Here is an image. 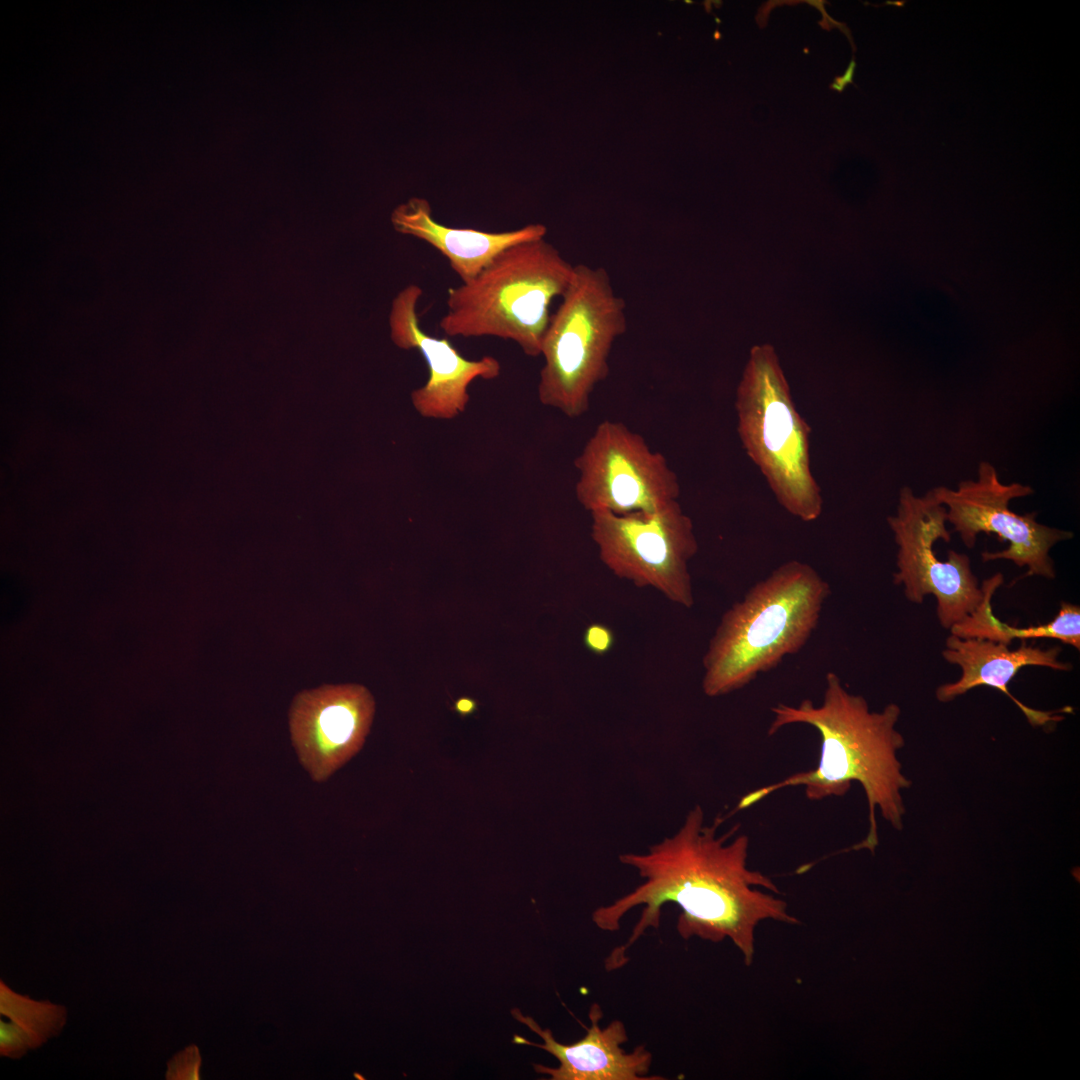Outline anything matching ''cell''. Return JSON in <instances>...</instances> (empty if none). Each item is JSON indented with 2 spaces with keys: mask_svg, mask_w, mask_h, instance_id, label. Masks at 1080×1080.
Returning <instances> with one entry per match:
<instances>
[{
  "mask_svg": "<svg viewBox=\"0 0 1080 1080\" xmlns=\"http://www.w3.org/2000/svg\"><path fill=\"white\" fill-rule=\"evenodd\" d=\"M574 267L544 238L515 244L476 277L447 291L439 328L449 337H497L538 357L552 301L571 284Z\"/></svg>",
  "mask_w": 1080,
  "mask_h": 1080,
  "instance_id": "4",
  "label": "cell"
},
{
  "mask_svg": "<svg viewBox=\"0 0 1080 1080\" xmlns=\"http://www.w3.org/2000/svg\"><path fill=\"white\" fill-rule=\"evenodd\" d=\"M200 1063L198 1048L191 1045L168 1062L166 1079H199Z\"/></svg>",
  "mask_w": 1080,
  "mask_h": 1080,
  "instance_id": "18",
  "label": "cell"
},
{
  "mask_svg": "<svg viewBox=\"0 0 1080 1080\" xmlns=\"http://www.w3.org/2000/svg\"><path fill=\"white\" fill-rule=\"evenodd\" d=\"M0 1055L20 1059L59 1035L67 1021V1009L50 1001L21 995L0 981Z\"/></svg>",
  "mask_w": 1080,
  "mask_h": 1080,
  "instance_id": "17",
  "label": "cell"
},
{
  "mask_svg": "<svg viewBox=\"0 0 1080 1080\" xmlns=\"http://www.w3.org/2000/svg\"><path fill=\"white\" fill-rule=\"evenodd\" d=\"M829 584L809 564L790 560L754 584L722 615L703 656L702 690L718 697L799 652L818 626Z\"/></svg>",
  "mask_w": 1080,
  "mask_h": 1080,
  "instance_id": "3",
  "label": "cell"
},
{
  "mask_svg": "<svg viewBox=\"0 0 1080 1080\" xmlns=\"http://www.w3.org/2000/svg\"><path fill=\"white\" fill-rule=\"evenodd\" d=\"M391 222L400 234L424 241L441 253L461 283L476 277L503 250L544 238L547 233L546 227L538 223L503 232L445 226L433 218L430 203L420 197L398 205Z\"/></svg>",
  "mask_w": 1080,
  "mask_h": 1080,
  "instance_id": "15",
  "label": "cell"
},
{
  "mask_svg": "<svg viewBox=\"0 0 1080 1080\" xmlns=\"http://www.w3.org/2000/svg\"><path fill=\"white\" fill-rule=\"evenodd\" d=\"M930 490L945 507L947 522L966 547H974L979 533L995 534L1008 543L1003 550L984 551V562L1009 560L1018 567H1027L1024 576L1055 577L1049 552L1073 533L1039 523L1036 512L1020 515L1009 508L1011 500L1033 494L1031 486L1003 484L993 464L981 461L975 480H963L956 489L938 486Z\"/></svg>",
  "mask_w": 1080,
  "mask_h": 1080,
  "instance_id": "10",
  "label": "cell"
},
{
  "mask_svg": "<svg viewBox=\"0 0 1080 1080\" xmlns=\"http://www.w3.org/2000/svg\"><path fill=\"white\" fill-rule=\"evenodd\" d=\"M735 409L742 446L777 502L804 522L817 520L823 499L811 469V429L796 409L772 345L751 348Z\"/></svg>",
  "mask_w": 1080,
  "mask_h": 1080,
  "instance_id": "5",
  "label": "cell"
},
{
  "mask_svg": "<svg viewBox=\"0 0 1080 1080\" xmlns=\"http://www.w3.org/2000/svg\"><path fill=\"white\" fill-rule=\"evenodd\" d=\"M511 1014L520 1023L538 1034L543 1043H534L526 1038L514 1035L515 1044L530 1045L547 1051L558 1061L559 1066L552 1068L534 1064L538 1074L548 1075L552 1080H663V1076H649L652 1054L644 1045L636 1046L632 1052H626L621 1045L628 1041L625 1025L620 1020H613L606 1027L599 1026L603 1012L599 1004L593 1003L588 1013L590 1026L585 1027V1035L571 1044L558 1042L549 1028L543 1029L532 1017L525 1016L519 1009Z\"/></svg>",
  "mask_w": 1080,
  "mask_h": 1080,
  "instance_id": "13",
  "label": "cell"
},
{
  "mask_svg": "<svg viewBox=\"0 0 1080 1080\" xmlns=\"http://www.w3.org/2000/svg\"><path fill=\"white\" fill-rule=\"evenodd\" d=\"M1060 652L1057 646L1043 649L1028 645L1025 641L1012 650L1003 643L950 634L942 656L948 663L960 667L961 676L955 682L939 686L936 698L940 702H950L978 686H988L1006 694L1032 726L1056 724L1063 719L1062 716L1057 712L1035 710L1024 705L1009 692L1008 683L1026 666L1071 670L1070 663L1058 660Z\"/></svg>",
  "mask_w": 1080,
  "mask_h": 1080,
  "instance_id": "14",
  "label": "cell"
},
{
  "mask_svg": "<svg viewBox=\"0 0 1080 1080\" xmlns=\"http://www.w3.org/2000/svg\"><path fill=\"white\" fill-rule=\"evenodd\" d=\"M615 643V635L610 627L602 623L589 624L583 633V644L591 653L603 656L609 653Z\"/></svg>",
  "mask_w": 1080,
  "mask_h": 1080,
  "instance_id": "19",
  "label": "cell"
},
{
  "mask_svg": "<svg viewBox=\"0 0 1080 1080\" xmlns=\"http://www.w3.org/2000/svg\"><path fill=\"white\" fill-rule=\"evenodd\" d=\"M771 711L774 718L768 728L770 736L791 724H807L819 732L821 752L817 767L747 793L737 809L749 808L786 787L803 786L805 796L811 801L841 797L850 790L852 782H858L868 803L869 829L866 837L851 849H867L874 854L879 841L877 808L893 828H903L902 791L910 788L911 781L902 773L897 758L905 743L896 729L901 714L897 704L889 703L881 711H871L863 696L848 692L839 676L829 672L820 705L805 699L797 706L779 703Z\"/></svg>",
  "mask_w": 1080,
  "mask_h": 1080,
  "instance_id": "2",
  "label": "cell"
},
{
  "mask_svg": "<svg viewBox=\"0 0 1080 1080\" xmlns=\"http://www.w3.org/2000/svg\"><path fill=\"white\" fill-rule=\"evenodd\" d=\"M477 709V702L469 697H460L454 704V710L460 716H468L473 714Z\"/></svg>",
  "mask_w": 1080,
  "mask_h": 1080,
  "instance_id": "20",
  "label": "cell"
},
{
  "mask_svg": "<svg viewBox=\"0 0 1080 1080\" xmlns=\"http://www.w3.org/2000/svg\"><path fill=\"white\" fill-rule=\"evenodd\" d=\"M574 465L575 496L589 513H652L680 496L678 477L666 457L619 421L600 422Z\"/></svg>",
  "mask_w": 1080,
  "mask_h": 1080,
  "instance_id": "9",
  "label": "cell"
},
{
  "mask_svg": "<svg viewBox=\"0 0 1080 1080\" xmlns=\"http://www.w3.org/2000/svg\"><path fill=\"white\" fill-rule=\"evenodd\" d=\"M590 517L599 558L616 577L653 588L677 605L693 606L689 562L698 542L679 501L652 513L595 511Z\"/></svg>",
  "mask_w": 1080,
  "mask_h": 1080,
  "instance_id": "7",
  "label": "cell"
},
{
  "mask_svg": "<svg viewBox=\"0 0 1080 1080\" xmlns=\"http://www.w3.org/2000/svg\"><path fill=\"white\" fill-rule=\"evenodd\" d=\"M626 329V304L608 272L575 265L543 337L539 401L569 418L584 415L596 386L609 375L613 344Z\"/></svg>",
  "mask_w": 1080,
  "mask_h": 1080,
  "instance_id": "6",
  "label": "cell"
},
{
  "mask_svg": "<svg viewBox=\"0 0 1080 1080\" xmlns=\"http://www.w3.org/2000/svg\"><path fill=\"white\" fill-rule=\"evenodd\" d=\"M717 828V822L705 823L704 811L696 805L672 836L650 846L646 853L619 856V861L634 868L643 882L610 904L596 908L592 921L602 931L615 932L630 910L637 906L643 909L627 941L605 958L608 972L625 966L629 948L648 929L659 928L661 909L667 903L681 909L676 928L683 939H729L746 965L754 957L755 930L760 922L799 923L788 912L785 901L755 889L779 893L770 878L748 868L749 837L740 834L731 840L732 831L718 835Z\"/></svg>",
  "mask_w": 1080,
  "mask_h": 1080,
  "instance_id": "1",
  "label": "cell"
},
{
  "mask_svg": "<svg viewBox=\"0 0 1080 1080\" xmlns=\"http://www.w3.org/2000/svg\"><path fill=\"white\" fill-rule=\"evenodd\" d=\"M887 522L897 546L893 582L903 587L906 599L920 604L934 595L938 620L946 629L966 618L982 601L983 591L966 554L949 550L942 560L935 553L937 540H951L945 507L931 490L919 496L904 486Z\"/></svg>",
  "mask_w": 1080,
  "mask_h": 1080,
  "instance_id": "8",
  "label": "cell"
},
{
  "mask_svg": "<svg viewBox=\"0 0 1080 1080\" xmlns=\"http://www.w3.org/2000/svg\"><path fill=\"white\" fill-rule=\"evenodd\" d=\"M422 295L417 284H409L397 293L389 314L390 337L401 349L417 350L426 362L428 378L411 393L414 409L424 418L453 419L465 412L471 383L495 379L501 364L493 356L468 359L448 338L425 332L418 315Z\"/></svg>",
  "mask_w": 1080,
  "mask_h": 1080,
  "instance_id": "12",
  "label": "cell"
},
{
  "mask_svg": "<svg viewBox=\"0 0 1080 1080\" xmlns=\"http://www.w3.org/2000/svg\"><path fill=\"white\" fill-rule=\"evenodd\" d=\"M1003 583L1001 573H996L983 581L981 588L983 599L980 604L962 621L949 630L952 635L961 638H978L1009 645L1014 639L1050 638L1080 649V608L1077 605L1061 602L1055 617L1044 624L1029 627H1017L1000 621L992 612L991 599Z\"/></svg>",
  "mask_w": 1080,
  "mask_h": 1080,
  "instance_id": "16",
  "label": "cell"
},
{
  "mask_svg": "<svg viewBox=\"0 0 1080 1080\" xmlns=\"http://www.w3.org/2000/svg\"><path fill=\"white\" fill-rule=\"evenodd\" d=\"M374 713V698L360 684H325L294 696L288 712L291 742L313 781L328 780L361 750Z\"/></svg>",
  "mask_w": 1080,
  "mask_h": 1080,
  "instance_id": "11",
  "label": "cell"
}]
</instances>
